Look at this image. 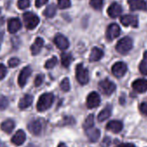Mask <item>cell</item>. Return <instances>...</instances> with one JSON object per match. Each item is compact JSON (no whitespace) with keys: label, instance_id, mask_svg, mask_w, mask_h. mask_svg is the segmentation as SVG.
<instances>
[{"label":"cell","instance_id":"cell-12","mask_svg":"<svg viewBox=\"0 0 147 147\" xmlns=\"http://www.w3.org/2000/svg\"><path fill=\"white\" fill-rule=\"evenodd\" d=\"M54 41H55V44L56 45V47L61 50H65L69 46V42H68V39L61 34H57L55 37Z\"/></svg>","mask_w":147,"mask_h":147},{"label":"cell","instance_id":"cell-35","mask_svg":"<svg viewBox=\"0 0 147 147\" xmlns=\"http://www.w3.org/2000/svg\"><path fill=\"white\" fill-rule=\"evenodd\" d=\"M43 79H44V76H43L42 74L37 75L36 78V79H35V86H36V87L40 86V85L42 84Z\"/></svg>","mask_w":147,"mask_h":147},{"label":"cell","instance_id":"cell-28","mask_svg":"<svg viewBox=\"0 0 147 147\" xmlns=\"http://www.w3.org/2000/svg\"><path fill=\"white\" fill-rule=\"evenodd\" d=\"M139 71L143 75H147V52L144 53V58L139 65Z\"/></svg>","mask_w":147,"mask_h":147},{"label":"cell","instance_id":"cell-10","mask_svg":"<svg viewBox=\"0 0 147 147\" xmlns=\"http://www.w3.org/2000/svg\"><path fill=\"white\" fill-rule=\"evenodd\" d=\"M121 23L126 26V27H128V26H133L134 28H137L139 26V21H138V18L136 16H133V15H126V16H123L121 17Z\"/></svg>","mask_w":147,"mask_h":147},{"label":"cell","instance_id":"cell-17","mask_svg":"<svg viewBox=\"0 0 147 147\" xmlns=\"http://www.w3.org/2000/svg\"><path fill=\"white\" fill-rule=\"evenodd\" d=\"M123 128V123L120 121H111L107 124V129L113 133H120Z\"/></svg>","mask_w":147,"mask_h":147},{"label":"cell","instance_id":"cell-44","mask_svg":"<svg viewBox=\"0 0 147 147\" xmlns=\"http://www.w3.org/2000/svg\"><path fill=\"white\" fill-rule=\"evenodd\" d=\"M27 147H37L36 146H35V145H33V144H29V145H28Z\"/></svg>","mask_w":147,"mask_h":147},{"label":"cell","instance_id":"cell-39","mask_svg":"<svg viewBox=\"0 0 147 147\" xmlns=\"http://www.w3.org/2000/svg\"><path fill=\"white\" fill-rule=\"evenodd\" d=\"M47 2L48 0H36V6L37 8H40L41 6L44 5Z\"/></svg>","mask_w":147,"mask_h":147},{"label":"cell","instance_id":"cell-13","mask_svg":"<svg viewBox=\"0 0 147 147\" xmlns=\"http://www.w3.org/2000/svg\"><path fill=\"white\" fill-rule=\"evenodd\" d=\"M29 131L34 135H39L42 132V123L39 120H33L28 124Z\"/></svg>","mask_w":147,"mask_h":147},{"label":"cell","instance_id":"cell-43","mask_svg":"<svg viewBox=\"0 0 147 147\" xmlns=\"http://www.w3.org/2000/svg\"><path fill=\"white\" fill-rule=\"evenodd\" d=\"M3 33L0 32V44H1V42L3 41Z\"/></svg>","mask_w":147,"mask_h":147},{"label":"cell","instance_id":"cell-31","mask_svg":"<svg viewBox=\"0 0 147 147\" xmlns=\"http://www.w3.org/2000/svg\"><path fill=\"white\" fill-rule=\"evenodd\" d=\"M103 3H104V0H90V5L95 9H101Z\"/></svg>","mask_w":147,"mask_h":147},{"label":"cell","instance_id":"cell-47","mask_svg":"<svg viewBox=\"0 0 147 147\" xmlns=\"http://www.w3.org/2000/svg\"><path fill=\"white\" fill-rule=\"evenodd\" d=\"M0 12H1V10H0Z\"/></svg>","mask_w":147,"mask_h":147},{"label":"cell","instance_id":"cell-45","mask_svg":"<svg viewBox=\"0 0 147 147\" xmlns=\"http://www.w3.org/2000/svg\"><path fill=\"white\" fill-rule=\"evenodd\" d=\"M58 147H67V146H66V145H65V144H62H62H60V145L58 146Z\"/></svg>","mask_w":147,"mask_h":147},{"label":"cell","instance_id":"cell-3","mask_svg":"<svg viewBox=\"0 0 147 147\" xmlns=\"http://www.w3.org/2000/svg\"><path fill=\"white\" fill-rule=\"evenodd\" d=\"M23 21L25 27L28 29H34L39 24V17L32 13V12H26L23 14Z\"/></svg>","mask_w":147,"mask_h":147},{"label":"cell","instance_id":"cell-11","mask_svg":"<svg viewBox=\"0 0 147 147\" xmlns=\"http://www.w3.org/2000/svg\"><path fill=\"white\" fill-rule=\"evenodd\" d=\"M128 4L132 10H147L145 0H128Z\"/></svg>","mask_w":147,"mask_h":147},{"label":"cell","instance_id":"cell-42","mask_svg":"<svg viewBox=\"0 0 147 147\" xmlns=\"http://www.w3.org/2000/svg\"><path fill=\"white\" fill-rule=\"evenodd\" d=\"M3 22H4V19H3V17H0V27L3 24Z\"/></svg>","mask_w":147,"mask_h":147},{"label":"cell","instance_id":"cell-32","mask_svg":"<svg viewBox=\"0 0 147 147\" xmlns=\"http://www.w3.org/2000/svg\"><path fill=\"white\" fill-rule=\"evenodd\" d=\"M9 105L8 98L4 96H0V110H4Z\"/></svg>","mask_w":147,"mask_h":147},{"label":"cell","instance_id":"cell-7","mask_svg":"<svg viewBox=\"0 0 147 147\" xmlns=\"http://www.w3.org/2000/svg\"><path fill=\"white\" fill-rule=\"evenodd\" d=\"M101 103V97L95 91L91 92L87 98V106L88 109H94Z\"/></svg>","mask_w":147,"mask_h":147},{"label":"cell","instance_id":"cell-27","mask_svg":"<svg viewBox=\"0 0 147 147\" xmlns=\"http://www.w3.org/2000/svg\"><path fill=\"white\" fill-rule=\"evenodd\" d=\"M94 115H89L86 118V120L84 121V123H83V128L85 130H88V129H90V128H92L94 127Z\"/></svg>","mask_w":147,"mask_h":147},{"label":"cell","instance_id":"cell-8","mask_svg":"<svg viewBox=\"0 0 147 147\" xmlns=\"http://www.w3.org/2000/svg\"><path fill=\"white\" fill-rule=\"evenodd\" d=\"M120 34V28L119 25H117L115 23H113V24L108 26V28L107 29V40H114Z\"/></svg>","mask_w":147,"mask_h":147},{"label":"cell","instance_id":"cell-33","mask_svg":"<svg viewBox=\"0 0 147 147\" xmlns=\"http://www.w3.org/2000/svg\"><path fill=\"white\" fill-rule=\"evenodd\" d=\"M71 2L70 0H58V7L60 9H67L70 7Z\"/></svg>","mask_w":147,"mask_h":147},{"label":"cell","instance_id":"cell-21","mask_svg":"<svg viewBox=\"0 0 147 147\" xmlns=\"http://www.w3.org/2000/svg\"><path fill=\"white\" fill-rule=\"evenodd\" d=\"M33 102V96L31 95H25L23 98H21L19 103H18V107L21 109H25L27 108H29Z\"/></svg>","mask_w":147,"mask_h":147},{"label":"cell","instance_id":"cell-6","mask_svg":"<svg viewBox=\"0 0 147 147\" xmlns=\"http://www.w3.org/2000/svg\"><path fill=\"white\" fill-rule=\"evenodd\" d=\"M127 71V65L124 62H117L112 67V72L116 78H122Z\"/></svg>","mask_w":147,"mask_h":147},{"label":"cell","instance_id":"cell-16","mask_svg":"<svg viewBox=\"0 0 147 147\" xmlns=\"http://www.w3.org/2000/svg\"><path fill=\"white\" fill-rule=\"evenodd\" d=\"M21 22L18 18H11L8 22V31L10 34L16 33L21 28Z\"/></svg>","mask_w":147,"mask_h":147},{"label":"cell","instance_id":"cell-38","mask_svg":"<svg viewBox=\"0 0 147 147\" xmlns=\"http://www.w3.org/2000/svg\"><path fill=\"white\" fill-rule=\"evenodd\" d=\"M139 110H140V112L144 115H146L147 116V104L146 103H145V102H143V103H141L140 104V106H139Z\"/></svg>","mask_w":147,"mask_h":147},{"label":"cell","instance_id":"cell-37","mask_svg":"<svg viewBox=\"0 0 147 147\" xmlns=\"http://www.w3.org/2000/svg\"><path fill=\"white\" fill-rule=\"evenodd\" d=\"M6 73H7L6 67L3 65L0 64V80H2L6 76Z\"/></svg>","mask_w":147,"mask_h":147},{"label":"cell","instance_id":"cell-5","mask_svg":"<svg viewBox=\"0 0 147 147\" xmlns=\"http://www.w3.org/2000/svg\"><path fill=\"white\" fill-rule=\"evenodd\" d=\"M99 88H100L101 91L107 96L112 95L116 90L115 84L109 79H105V80L101 81L99 83Z\"/></svg>","mask_w":147,"mask_h":147},{"label":"cell","instance_id":"cell-4","mask_svg":"<svg viewBox=\"0 0 147 147\" xmlns=\"http://www.w3.org/2000/svg\"><path fill=\"white\" fill-rule=\"evenodd\" d=\"M76 79L82 85L87 84L89 81L88 71L82 65V64H79L76 66Z\"/></svg>","mask_w":147,"mask_h":147},{"label":"cell","instance_id":"cell-14","mask_svg":"<svg viewBox=\"0 0 147 147\" xmlns=\"http://www.w3.org/2000/svg\"><path fill=\"white\" fill-rule=\"evenodd\" d=\"M122 12V7L118 3H113L107 9L108 16L112 18H116Z\"/></svg>","mask_w":147,"mask_h":147},{"label":"cell","instance_id":"cell-18","mask_svg":"<svg viewBox=\"0 0 147 147\" xmlns=\"http://www.w3.org/2000/svg\"><path fill=\"white\" fill-rule=\"evenodd\" d=\"M26 140V134L23 130H18L11 139V142L16 146H22Z\"/></svg>","mask_w":147,"mask_h":147},{"label":"cell","instance_id":"cell-20","mask_svg":"<svg viewBox=\"0 0 147 147\" xmlns=\"http://www.w3.org/2000/svg\"><path fill=\"white\" fill-rule=\"evenodd\" d=\"M103 56H104V53L101 48L94 47L91 51V53L89 56V60L91 62H95V61L100 60Z\"/></svg>","mask_w":147,"mask_h":147},{"label":"cell","instance_id":"cell-29","mask_svg":"<svg viewBox=\"0 0 147 147\" xmlns=\"http://www.w3.org/2000/svg\"><path fill=\"white\" fill-rule=\"evenodd\" d=\"M60 87L62 89V90H63L64 92H68L70 90V84H69V80L68 78H65L60 84Z\"/></svg>","mask_w":147,"mask_h":147},{"label":"cell","instance_id":"cell-24","mask_svg":"<svg viewBox=\"0 0 147 147\" xmlns=\"http://www.w3.org/2000/svg\"><path fill=\"white\" fill-rule=\"evenodd\" d=\"M15 127V123L12 120H7L1 124V129L6 134H10Z\"/></svg>","mask_w":147,"mask_h":147},{"label":"cell","instance_id":"cell-26","mask_svg":"<svg viewBox=\"0 0 147 147\" xmlns=\"http://www.w3.org/2000/svg\"><path fill=\"white\" fill-rule=\"evenodd\" d=\"M73 60V57L70 53H62V65L64 67H68Z\"/></svg>","mask_w":147,"mask_h":147},{"label":"cell","instance_id":"cell-30","mask_svg":"<svg viewBox=\"0 0 147 147\" xmlns=\"http://www.w3.org/2000/svg\"><path fill=\"white\" fill-rule=\"evenodd\" d=\"M56 64H57V59H56V57H52L50 59L47 60V62L45 63V68L51 69V68L55 67Z\"/></svg>","mask_w":147,"mask_h":147},{"label":"cell","instance_id":"cell-34","mask_svg":"<svg viewBox=\"0 0 147 147\" xmlns=\"http://www.w3.org/2000/svg\"><path fill=\"white\" fill-rule=\"evenodd\" d=\"M29 4H30L29 0H19L17 3V6L21 9H24L28 8L29 6Z\"/></svg>","mask_w":147,"mask_h":147},{"label":"cell","instance_id":"cell-9","mask_svg":"<svg viewBox=\"0 0 147 147\" xmlns=\"http://www.w3.org/2000/svg\"><path fill=\"white\" fill-rule=\"evenodd\" d=\"M31 72H32V70L29 66H26L21 71L19 77H18V84L20 85V87H23L26 84L28 78L31 75Z\"/></svg>","mask_w":147,"mask_h":147},{"label":"cell","instance_id":"cell-25","mask_svg":"<svg viewBox=\"0 0 147 147\" xmlns=\"http://www.w3.org/2000/svg\"><path fill=\"white\" fill-rule=\"evenodd\" d=\"M55 13H56L55 5V4H50V5H49V6L46 8V9L44 10L43 15H44L46 17H48V18H51V17L55 16Z\"/></svg>","mask_w":147,"mask_h":147},{"label":"cell","instance_id":"cell-36","mask_svg":"<svg viewBox=\"0 0 147 147\" xmlns=\"http://www.w3.org/2000/svg\"><path fill=\"white\" fill-rule=\"evenodd\" d=\"M19 59H16V58H13V59H10V60H9V62H8V64H9V65L10 66V67H16V66H17L18 65H19Z\"/></svg>","mask_w":147,"mask_h":147},{"label":"cell","instance_id":"cell-41","mask_svg":"<svg viewBox=\"0 0 147 147\" xmlns=\"http://www.w3.org/2000/svg\"><path fill=\"white\" fill-rule=\"evenodd\" d=\"M118 147H136L133 144H131V143H123V144H120V146H118Z\"/></svg>","mask_w":147,"mask_h":147},{"label":"cell","instance_id":"cell-40","mask_svg":"<svg viewBox=\"0 0 147 147\" xmlns=\"http://www.w3.org/2000/svg\"><path fill=\"white\" fill-rule=\"evenodd\" d=\"M111 144V140H110V139L109 138H105L104 140H103V141H102V146L105 147H107L109 145Z\"/></svg>","mask_w":147,"mask_h":147},{"label":"cell","instance_id":"cell-22","mask_svg":"<svg viewBox=\"0 0 147 147\" xmlns=\"http://www.w3.org/2000/svg\"><path fill=\"white\" fill-rule=\"evenodd\" d=\"M43 43H44V41H43V40L42 38L38 37V38L36 39L34 44L30 47V50H31V53H32L33 55H36L37 53H40V51H41V49H42V47L43 46Z\"/></svg>","mask_w":147,"mask_h":147},{"label":"cell","instance_id":"cell-15","mask_svg":"<svg viewBox=\"0 0 147 147\" xmlns=\"http://www.w3.org/2000/svg\"><path fill=\"white\" fill-rule=\"evenodd\" d=\"M133 90L139 93H144L147 91V80L146 79H137L132 84Z\"/></svg>","mask_w":147,"mask_h":147},{"label":"cell","instance_id":"cell-46","mask_svg":"<svg viewBox=\"0 0 147 147\" xmlns=\"http://www.w3.org/2000/svg\"><path fill=\"white\" fill-rule=\"evenodd\" d=\"M0 147H5L4 144H3V143H2L1 141H0Z\"/></svg>","mask_w":147,"mask_h":147},{"label":"cell","instance_id":"cell-23","mask_svg":"<svg viewBox=\"0 0 147 147\" xmlns=\"http://www.w3.org/2000/svg\"><path fill=\"white\" fill-rule=\"evenodd\" d=\"M112 114V106L108 105L107 108H105L103 110H101L98 115V121L100 122H102L104 121H106L107 119H108L110 117Z\"/></svg>","mask_w":147,"mask_h":147},{"label":"cell","instance_id":"cell-2","mask_svg":"<svg viewBox=\"0 0 147 147\" xmlns=\"http://www.w3.org/2000/svg\"><path fill=\"white\" fill-rule=\"evenodd\" d=\"M133 48V40L130 37H124L116 45V51L121 54H126Z\"/></svg>","mask_w":147,"mask_h":147},{"label":"cell","instance_id":"cell-19","mask_svg":"<svg viewBox=\"0 0 147 147\" xmlns=\"http://www.w3.org/2000/svg\"><path fill=\"white\" fill-rule=\"evenodd\" d=\"M87 132V136L89 140V141L91 142H96L98 141V140L100 139V136H101V131L97 128H94V127H92L88 130H86Z\"/></svg>","mask_w":147,"mask_h":147},{"label":"cell","instance_id":"cell-1","mask_svg":"<svg viewBox=\"0 0 147 147\" xmlns=\"http://www.w3.org/2000/svg\"><path fill=\"white\" fill-rule=\"evenodd\" d=\"M53 102H54V95L52 93L42 94L38 99L37 104H36V109L40 112L45 111L51 107Z\"/></svg>","mask_w":147,"mask_h":147}]
</instances>
